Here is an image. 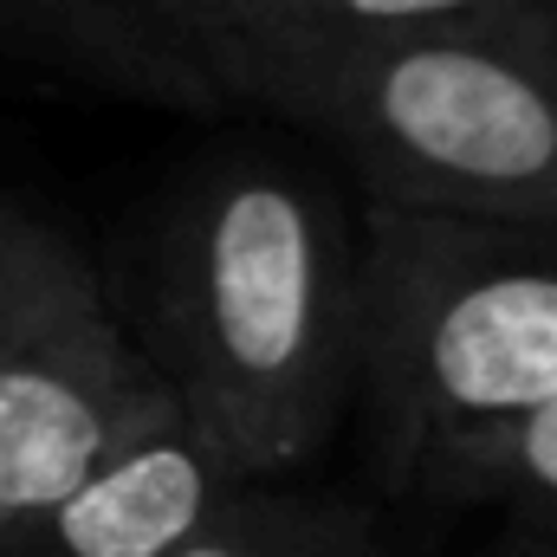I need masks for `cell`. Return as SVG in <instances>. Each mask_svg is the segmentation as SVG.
I'll use <instances>...</instances> for the list:
<instances>
[{
  "instance_id": "obj_1",
  "label": "cell",
  "mask_w": 557,
  "mask_h": 557,
  "mask_svg": "<svg viewBox=\"0 0 557 557\" xmlns=\"http://www.w3.org/2000/svg\"><path fill=\"white\" fill-rule=\"evenodd\" d=\"M137 337L240 480L298 473L363 396V221L292 162L208 169L156 240Z\"/></svg>"
},
{
  "instance_id": "obj_2",
  "label": "cell",
  "mask_w": 557,
  "mask_h": 557,
  "mask_svg": "<svg viewBox=\"0 0 557 557\" xmlns=\"http://www.w3.org/2000/svg\"><path fill=\"white\" fill-rule=\"evenodd\" d=\"M214 104L331 143L383 208H557V0L260 52L214 78Z\"/></svg>"
},
{
  "instance_id": "obj_3",
  "label": "cell",
  "mask_w": 557,
  "mask_h": 557,
  "mask_svg": "<svg viewBox=\"0 0 557 557\" xmlns=\"http://www.w3.org/2000/svg\"><path fill=\"white\" fill-rule=\"evenodd\" d=\"M363 403L396 480L454 428L557 403V208L363 214Z\"/></svg>"
},
{
  "instance_id": "obj_4",
  "label": "cell",
  "mask_w": 557,
  "mask_h": 557,
  "mask_svg": "<svg viewBox=\"0 0 557 557\" xmlns=\"http://www.w3.org/2000/svg\"><path fill=\"white\" fill-rule=\"evenodd\" d=\"M169 416V376L85 253L0 208V525Z\"/></svg>"
},
{
  "instance_id": "obj_5",
  "label": "cell",
  "mask_w": 557,
  "mask_h": 557,
  "mask_svg": "<svg viewBox=\"0 0 557 557\" xmlns=\"http://www.w3.org/2000/svg\"><path fill=\"white\" fill-rule=\"evenodd\" d=\"M234 480L227 454L175 409L7 519L0 557H169Z\"/></svg>"
},
{
  "instance_id": "obj_6",
  "label": "cell",
  "mask_w": 557,
  "mask_h": 557,
  "mask_svg": "<svg viewBox=\"0 0 557 557\" xmlns=\"http://www.w3.org/2000/svg\"><path fill=\"white\" fill-rule=\"evenodd\" d=\"M403 486L499 512L506 557H557V403L454 428Z\"/></svg>"
},
{
  "instance_id": "obj_7",
  "label": "cell",
  "mask_w": 557,
  "mask_h": 557,
  "mask_svg": "<svg viewBox=\"0 0 557 557\" xmlns=\"http://www.w3.org/2000/svg\"><path fill=\"white\" fill-rule=\"evenodd\" d=\"M499 7H525V0H188V13H182V91H188V104H214V78L240 59L370 39V33L499 13Z\"/></svg>"
},
{
  "instance_id": "obj_8",
  "label": "cell",
  "mask_w": 557,
  "mask_h": 557,
  "mask_svg": "<svg viewBox=\"0 0 557 557\" xmlns=\"http://www.w3.org/2000/svg\"><path fill=\"white\" fill-rule=\"evenodd\" d=\"M182 13L188 0H0V39L78 72H98L111 85L188 104Z\"/></svg>"
},
{
  "instance_id": "obj_9",
  "label": "cell",
  "mask_w": 557,
  "mask_h": 557,
  "mask_svg": "<svg viewBox=\"0 0 557 557\" xmlns=\"http://www.w3.org/2000/svg\"><path fill=\"white\" fill-rule=\"evenodd\" d=\"M169 557H396L376 519L350 499L305 493L292 473L234 480L214 512Z\"/></svg>"
}]
</instances>
